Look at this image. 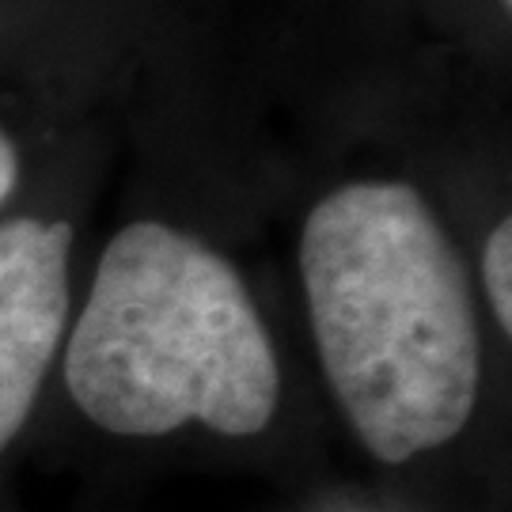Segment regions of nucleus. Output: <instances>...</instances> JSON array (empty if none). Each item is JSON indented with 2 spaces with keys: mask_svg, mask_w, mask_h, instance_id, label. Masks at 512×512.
<instances>
[{
  "mask_svg": "<svg viewBox=\"0 0 512 512\" xmlns=\"http://www.w3.org/2000/svg\"><path fill=\"white\" fill-rule=\"evenodd\" d=\"M300 277L330 391L372 456L406 463L467 429L471 285L414 186L365 179L319 198L300 232Z\"/></svg>",
  "mask_w": 512,
  "mask_h": 512,
  "instance_id": "f257e3e1",
  "label": "nucleus"
},
{
  "mask_svg": "<svg viewBox=\"0 0 512 512\" xmlns=\"http://www.w3.org/2000/svg\"><path fill=\"white\" fill-rule=\"evenodd\" d=\"M65 384L118 437H167L190 421L255 437L274 418L281 368L236 266L190 232L133 220L99 258Z\"/></svg>",
  "mask_w": 512,
  "mask_h": 512,
  "instance_id": "f03ea898",
  "label": "nucleus"
},
{
  "mask_svg": "<svg viewBox=\"0 0 512 512\" xmlns=\"http://www.w3.org/2000/svg\"><path fill=\"white\" fill-rule=\"evenodd\" d=\"M69 220L0 224V452L38 399L69 323Z\"/></svg>",
  "mask_w": 512,
  "mask_h": 512,
  "instance_id": "7ed1b4c3",
  "label": "nucleus"
},
{
  "mask_svg": "<svg viewBox=\"0 0 512 512\" xmlns=\"http://www.w3.org/2000/svg\"><path fill=\"white\" fill-rule=\"evenodd\" d=\"M482 285L490 296V308H494L497 327L509 334L512 330V220L505 217L497 224L490 239H486V251H482Z\"/></svg>",
  "mask_w": 512,
  "mask_h": 512,
  "instance_id": "20e7f679",
  "label": "nucleus"
},
{
  "mask_svg": "<svg viewBox=\"0 0 512 512\" xmlns=\"http://www.w3.org/2000/svg\"><path fill=\"white\" fill-rule=\"evenodd\" d=\"M16 179H19L16 145H12V137L0 129V205L12 198V190H16Z\"/></svg>",
  "mask_w": 512,
  "mask_h": 512,
  "instance_id": "39448f33",
  "label": "nucleus"
},
{
  "mask_svg": "<svg viewBox=\"0 0 512 512\" xmlns=\"http://www.w3.org/2000/svg\"><path fill=\"white\" fill-rule=\"evenodd\" d=\"M501 4H505V8H509V4H512V0H501Z\"/></svg>",
  "mask_w": 512,
  "mask_h": 512,
  "instance_id": "423d86ee",
  "label": "nucleus"
}]
</instances>
